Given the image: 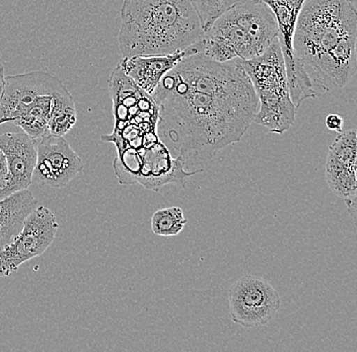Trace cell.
Wrapping results in <instances>:
<instances>
[{
    "label": "cell",
    "mask_w": 357,
    "mask_h": 352,
    "mask_svg": "<svg viewBox=\"0 0 357 352\" xmlns=\"http://www.w3.org/2000/svg\"><path fill=\"white\" fill-rule=\"evenodd\" d=\"M151 97L160 141L186 164L211 160L241 141L259 105L240 59L218 62L203 53L183 58Z\"/></svg>",
    "instance_id": "obj_1"
},
{
    "label": "cell",
    "mask_w": 357,
    "mask_h": 352,
    "mask_svg": "<svg viewBox=\"0 0 357 352\" xmlns=\"http://www.w3.org/2000/svg\"><path fill=\"white\" fill-rule=\"evenodd\" d=\"M356 44V0H305L292 45L318 97L351 82Z\"/></svg>",
    "instance_id": "obj_2"
},
{
    "label": "cell",
    "mask_w": 357,
    "mask_h": 352,
    "mask_svg": "<svg viewBox=\"0 0 357 352\" xmlns=\"http://www.w3.org/2000/svg\"><path fill=\"white\" fill-rule=\"evenodd\" d=\"M205 31L190 0H124L118 42L122 58L183 51Z\"/></svg>",
    "instance_id": "obj_3"
},
{
    "label": "cell",
    "mask_w": 357,
    "mask_h": 352,
    "mask_svg": "<svg viewBox=\"0 0 357 352\" xmlns=\"http://www.w3.org/2000/svg\"><path fill=\"white\" fill-rule=\"evenodd\" d=\"M278 34L275 17L264 0H241L205 32L201 53L218 62L253 59L271 46Z\"/></svg>",
    "instance_id": "obj_4"
},
{
    "label": "cell",
    "mask_w": 357,
    "mask_h": 352,
    "mask_svg": "<svg viewBox=\"0 0 357 352\" xmlns=\"http://www.w3.org/2000/svg\"><path fill=\"white\" fill-rule=\"evenodd\" d=\"M48 71L8 75L0 106V125L13 122L33 140L49 135L48 122L56 98L66 90Z\"/></svg>",
    "instance_id": "obj_5"
},
{
    "label": "cell",
    "mask_w": 357,
    "mask_h": 352,
    "mask_svg": "<svg viewBox=\"0 0 357 352\" xmlns=\"http://www.w3.org/2000/svg\"><path fill=\"white\" fill-rule=\"evenodd\" d=\"M241 66L253 84L260 109L253 123L265 127L270 132L282 135L296 121L298 109L290 97L284 60L278 40L260 56L241 60Z\"/></svg>",
    "instance_id": "obj_6"
},
{
    "label": "cell",
    "mask_w": 357,
    "mask_h": 352,
    "mask_svg": "<svg viewBox=\"0 0 357 352\" xmlns=\"http://www.w3.org/2000/svg\"><path fill=\"white\" fill-rule=\"evenodd\" d=\"M229 304L233 322L247 329L260 328L275 317L281 300L264 278L244 275L229 287Z\"/></svg>",
    "instance_id": "obj_7"
},
{
    "label": "cell",
    "mask_w": 357,
    "mask_h": 352,
    "mask_svg": "<svg viewBox=\"0 0 357 352\" xmlns=\"http://www.w3.org/2000/svg\"><path fill=\"white\" fill-rule=\"evenodd\" d=\"M58 229L54 213L38 205L24 220L21 233L0 251V277H8L24 262L42 255L52 244Z\"/></svg>",
    "instance_id": "obj_8"
},
{
    "label": "cell",
    "mask_w": 357,
    "mask_h": 352,
    "mask_svg": "<svg viewBox=\"0 0 357 352\" xmlns=\"http://www.w3.org/2000/svg\"><path fill=\"white\" fill-rule=\"evenodd\" d=\"M271 8L278 24V40L284 60L290 97L296 109L305 99L318 97L309 77L294 56V35L305 0H264Z\"/></svg>",
    "instance_id": "obj_9"
},
{
    "label": "cell",
    "mask_w": 357,
    "mask_h": 352,
    "mask_svg": "<svg viewBox=\"0 0 357 352\" xmlns=\"http://www.w3.org/2000/svg\"><path fill=\"white\" fill-rule=\"evenodd\" d=\"M357 133L356 129L342 131L328 151L325 178L330 190L344 200L348 213L356 222Z\"/></svg>",
    "instance_id": "obj_10"
},
{
    "label": "cell",
    "mask_w": 357,
    "mask_h": 352,
    "mask_svg": "<svg viewBox=\"0 0 357 352\" xmlns=\"http://www.w3.org/2000/svg\"><path fill=\"white\" fill-rule=\"evenodd\" d=\"M37 162L33 182L42 187L61 189L84 169V162L64 137L49 133L36 140Z\"/></svg>",
    "instance_id": "obj_11"
},
{
    "label": "cell",
    "mask_w": 357,
    "mask_h": 352,
    "mask_svg": "<svg viewBox=\"0 0 357 352\" xmlns=\"http://www.w3.org/2000/svg\"><path fill=\"white\" fill-rule=\"evenodd\" d=\"M136 153L139 162L136 183H139L149 190L158 191L167 184L184 188L189 177L202 171H185L186 162L184 159L173 158L171 151L162 141L151 148L136 151Z\"/></svg>",
    "instance_id": "obj_12"
},
{
    "label": "cell",
    "mask_w": 357,
    "mask_h": 352,
    "mask_svg": "<svg viewBox=\"0 0 357 352\" xmlns=\"http://www.w3.org/2000/svg\"><path fill=\"white\" fill-rule=\"evenodd\" d=\"M0 149L8 164V183L0 189V199L11 194L28 189L33 183V174L37 162L36 140L24 131L0 135Z\"/></svg>",
    "instance_id": "obj_13"
},
{
    "label": "cell",
    "mask_w": 357,
    "mask_h": 352,
    "mask_svg": "<svg viewBox=\"0 0 357 352\" xmlns=\"http://www.w3.org/2000/svg\"><path fill=\"white\" fill-rule=\"evenodd\" d=\"M201 52L199 42L183 51L160 55H135L118 63L123 72L142 90L153 95L162 77L183 59Z\"/></svg>",
    "instance_id": "obj_14"
},
{
    "label": "cell",
    "mask_w": 357,
    "mask_h": 352,
    "mask_svg": "<svg viewBox=\"0 0 357 352\" xmlns=\"http://www.w3.org/2000/svg\"><path fill=\"white\" fill-rule=\"evenodd\" d=\"M38 205L28 189L0 199V251L21 233L24 220Z\"/></svg>",
    "instance_id": "obj_15"
},
{
    "label": "cell",
    "mask_w": 357,
    "mask_h": 352,
    "mask_svg": "<svg viewBox=\"0 0 357 352\" xmlns=\"http://www.w3.org/2000/svg\"><path fill=\"white\" fill-rule=\"evenodd\" d=\"M77 121V110L73 95L68 90L62 91L56 98L50 117H49V133L56 137H64Z\"/></svg>",
    "instance_id": "obj_16"
},
{
    "label": "cell",
    "mask_w": 357,
    "mask_h": 352,
    "mask_svg": "<svg viewBox=\"0 0 357 352\" xmlns=\"http://www.w3.org/2000/svg\"><path fill=\"white\" fill-rule=\"evenodd\" d=\"M187 220L182 208L167 207L153 213L151 217V231L160 237H174L184 229Z\"/></svg>",
    "instance_id": "obj_17"
},
{
    "label": "cell",
    "mask_w": 357,
    "mask_h": 352,
    "mask_svg": "<svg viewBox=\"0 0 357 352\" xmlns=\"http://www.w3.org/2000/svg\"><path fill=\"white\" fill-rule=\"evenodd\" d=\"M206 32L211 24L241 0H190Z\"/></svg>",
    "instance_id": "obj_18"
},
{
    "label": "cell",
    "mask_w": 357,
    "mask_h": 352,
    "mask_svg": "<svg viewBox=\"0 0 357 352\" xmlns=\"http://www.w3.org/2000/svg\"><path fill=\"white\" fill-rule=\"evenodd\" d=\"M326 127L329 130L335 131V132H342L343 131V118L338 114H330L325 120Z\"/></svg>",
    "instance_id": "obj_19"
},
{
    "label": "cell",
    "mask_w": 357,
    "mask_h": 352,
    "mask_svg": "<svg viewBox=\"0 0 357 352\" xmlns=\"http://www.w3.org/2000/svg\"><path fill=\"white\" fill-rule=\"evenodd\" d=\"M8 183V164L4 153L0 149V189L4 188Z\"/></svg>",
    "instance_id": "obj_20"
},
{
    "label": "cell",
    "mask_w": 357,
    "mask_h": 352,
    "mask_svg": "<svg viewBox=\"0 0 357 352\" xmlns=\"http://www.w3.org/2000/svg\"><path fill=\"white\" fill-rule=\"evenodd\" d=\"M4 84H6V75H4L3 64L0 62V106L3 97Z\"/></svg>",
    "instance_id": "obj_21"
}]
</instances>
